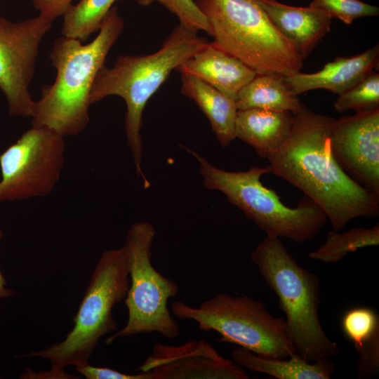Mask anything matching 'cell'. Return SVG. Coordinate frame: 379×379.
Returning <instances> with one entry per match:
<instances>
[{"instance_id": "cell-27", "label": "cell", "mask_w": 379, "mask_h": 379, "mask_svg": "<svg viewBox=\"0 0 379 379\" xmlns=\"http://www.w3.org/2000/svg\"><path fill=\"white\" fill-rule=\"evenodd\" d=\"M75 370L87 379H150L145 372L126 374L110 368L96 367L88 364L76 366Z\"/></svg>"}, {"instance_id": "cell-2", "label": "cell", "mask_w": 379, "mask_h": 379, "mask_svg": "<svg viewBox=\"0 0 379 379\" xmlns=\"http://www.w3.org/2000/svg\"><path fill=\"white\" fill-rule=\"evenodd\" d=\"M124 27V20L113 6L90 43L64 36L55 39L50 53L55 80L43 87L32 126H47L64 137L77 135L86 128L93 84Z\"/></svg>"}, {"instance_id": "cell-13", "label": "cell", "mask_w": 379, "mask_h": 379, "mask_svg": "<svg viewBox=\"0 0 379 379\" xmlns=\"http://www.w3.org/2000/svg\"><path fill=\"white\" fill-rule=\"evenodd\" d=\"M138 369L150 379L249 378L244 368L221 356L204 340H190L180 345L157 342Z\"/></svg>"}, {"instance_id": "cell-17", "label": "cell", "mask_w": 379, "mask_h": 379, "mask_svg": "<svg viewBox=\"0 0 379 379\" xmlns=\"http://www.w3.org/2000/svg\"><path fill=\"white\" fill-rule=\"evenodd\" d=\"M293 122V114L290 112L258 108L238 109L235 137L253 147L259 157L267 159L286 141Z\"/></svg>"}, {"instance_id": "cell-29", "label": "cell", "mask_w": 379, "mask_h": 379, "mask_svg": "<svg viewBox=\"0 0 379 379\" xmlns=\"http://www.w3.org/2000/svg\"><path fill=\"white\" fill-rule=\"evenodd\" d=\"M4 233L3 231L0 229V247L1 241L3 239ZM6 280L0 272V299H5L10 298L13 295V291L11 289L6 288Z\"/></svg>"}, {"instance_id": "cell-15", "label": "cell", "mask_w": 379, "mask_h": 379, "mask_svg": "<svg viewBox=\"0 0 379 379\" xmlns=\"http://www.w3.org/2000/svg\"><path fill=\"white\" fill-rule=\"evenodd\" d=\"M378 44L352 57H338L319 72H300L284 77L292 93L296 96L314 89H326L341 94L361 81L378 64Z\"/></svg>"}, {"instance_id": "cell-1", "label": "cell", "mask_w": 379, "mask_h": 379, "mask_svg": "<svg viewBox=\"0 0 379 379\" xmlns=\"http://www.w3.org/2000/svg\"><path fill=\"white\" fill-rule=\"evenodd\" d=\"M333 118L309 109L293 114L290 135L269 155L270 173L316 203L340 231L357 218L379 215V196L349 176L333 158L329 131Z\"/></svg>"}, {"instance_id": "cell-11", "label": "cell", "mask_w": 379, "mask_h": 379, "mask_svg": "<svg viewBox=\"0 0 379 379\" xmlns=\"http://www.w3.org/2000/svg\"><path fill=\"white\" fill-rule=\"evenodd\" d=\"M52 23L40 14L16 22L0 17V89L11 116L34 114L36 101L29 88L40 43Z\"/></svg>"}, {"instance_id": "cell-24", "label": "cell", "mask_w": 379, "mask_h": 379, "mask_svg": "<svg viewBox=\"0 0 379 379\" xmlns=\"http://www.w3.org/2000/svg\"><path fill=\"white\" fill-rule=\"evenodd\" d=\"M338 112L356 113L379 109V74L371 72L354 86L338 95L334 102Z\"/></svg>"}, {"instance_id": "cell-16", "label": "cell", "mask_w": 379, "mask_h": 379, "mask_svg": "<svg viewBox=\"0 0 379 379\" xmlns=\"http://www.w3.org/2000/svg\"><path fill=\"white\" fill-rule=\"evenodd\" d=\"M256 1L302 60L331 30L332 19L310 6H291L276 0Z\"/></svg>"}, {"instance_id": "cell-26", "label": "cell", "mask_w": 379, "mask_h": 379, "mask_svg": "<svg viewBox=\"0 0 379 379\" xmlns=\"http://www.w3.org/2000/svg\"><path fill=\"white\" fill-rule=\"evenodd\" d=\"M142 6L154 2L164 6L179 20V24L195 32L204 31L210 35L208 22L197 6L194 0H135Z\"/></svg>"}, {"instance_id": "cell-21", "label": "cell", "mask_w": 379, "mask_h": 379, "mask_svg": "<svg viewBox=\"0 0 379 379\" xmlns=\"http://www.w3.org/2000/svg\"><path fill=\"white\" fill-rule=\"evenodd\" d=\"M236 104L238 109L258 108L293 114L307 109L292 93L284 76L277 74H257L241 90Z\"/></svg>"}, {"instance_id": "cell-28", "label": "cell", "mask_w": 379, "mask_h": 379, "mask_svg": "<svg viewBox=\"0 0 379 379\" xmlns=\"http://www.w3.org/2000/svg\"><path fill=\"white\" fill-rule=\"evenodd\" d=\"M39 14L53 22L62 16L72 5V0H31Z\"/></svg>"}, {"instance_id": "cell-9", "label": "cell", "mask_w": 379, "mask_h": 379, "mask_svg": "<svg viewBox=\"0 0 379 379\" xmlns=\"http://www.w3.org/2000/svg\"><path fill=\"white\" fill-rule=\"evenodd\" d=\"M156 230L142 221L128 230L124 245L128 256L129 287L125 297L126 324L106 340L107 345L120 337L158 333L166 339L180 335L178 321L168 307L171 298L179 292L178 284L159 272L152 263V248Z\"/></svg>"}, {"instance_id": "cell-14", "label": "cell", "mask_w": 379, "mask_h": 379, "mask_svg": "<svg viewBox=\"0 0 379 379\" xmlns=\"http://www.w3.org/2000/svg\"><path fill=\"white\" fill-rule=\"evenodd\" d=\"M175 70L201 79L234 101L241 90L257 75L252 69L213 42H207Z\"/></svg>"}, {"instance_id": "cell-20", "label": "cell", "mask_w": 379, "mask_h": 379, "mask_svg": "<svg viewBox=\"0 0 379 379\" xmlns=\"http://www.w3.org/2000/svg\"><path fill=\"white\" fill-rule=\"evenodd\" d=\"M232 358L244 369L277 379H329L335 371L331 359L309 362L297 353L286 359L265 358L239 347L232 351Z\"/></svg>"}, {"instance_id": "cell-19", "label": "cell", "mask_w": 379, "mask_h": 379, "mask_svg": "<svg viewBox=\"0 0 379 379\" xmlns=\"http://www.w3.org/2000/svg\"><path fill=\"white\" fill-rule=\"evenodd\" d=\"M181 93L192 99L208 118L220 145L226 147L236 138V101L201 79L181 74Z\"/></svg>"}, {"instance_id": "cell-6", "label": "cell", "mask_w": 379, "mask_h": 379, "mask_svg": "<svg viewBox=\"0 0 379 379\" xmlns=\"http://www.w3.org/2000/svg\"><path fill=\"white\" fill-rule=\"evenodd\" d=\"M199 164L204 186L223 193L227 201L243 211L266 235L295 243L312 240L327 222L323 210L304 195L295 207L285 205L273 190L261 182L270 173L268 165L251 166L246 171L219 168L197 152L187 149Z\"/></svg>"}, {"instance_id": "cell-22", "label": "cell", "mask_w": 379, "mask_h": 379, "mask_svg": "<svg viewBox=\"0 0 379 379\" xmlns=\"http://www.w3.org/2000/svg\"><path fill=\"white\" fill-rule=\"evenodd\" d=\"M378 244V223L371 228L354 227L343 233L332 230L328 232L325 242L308 256L325 263H335L359 248Z\"/></svg>"}, {"instance_id": "cell-18", "label": "cell", "mask_w": 379, "mask_h": 379, "mask_svg": "<svg viewBox=\"0 0 379 379\" xmlns=\"http://www.w3.org/2000/svg\"><path fill=\"white\" fill-rule=\"evenodd\" d=\"M344 335L359 355L357 377L369 379L379 372V316L371 307H354L341 319Z\"/></svg>"}, {"instance_id": "cell-8", "label": "cell", "mask_w": 379, "mask_h": 379, "mask_svg": "<svg viewBox=\"0 0 379 379\" xmlns=\"http://www.w3.org/2000/svg\"><path fill=\"white\" fill-rule=\"evenodd\" d=\"M171 307L175 316L195 321L202 331L218 333L219 342L265 358L286 359L296 353L284 319L272 316L262 302L248 296L220 293L198 307L178 300Z\"/></svg>"}, {"instance_id": "cell-23", "label": "cell", "mask_w": 379, "mask_h": 379, "mask_svg": "<svg viewBox=\"0 0 379 379\" xmlns=\"http://www.w3.org/2000/svg\"><path fill=\"white\" fill-rule=\"evenodd\" d=\"M117 0H80L72 4L63 16L62 34L85 41L99 30L105 18Z\"/></svg>"}, {"instance_id": "cell-4", "label": "cell", "mask_w": 379, "mask_h": 379, "mask_svg": "<svg viewBox=\"0 0 379 379\" xmlns=\"http://www.w3.org/2000/svg\"><path fill=\"white\" fill-rule=\"evenodd\" d=\"M251 260L277 296L296 353L309 362L338 355V344L326 335L320 321L319 277L300 266L277 237L266 235L252 252Z\"/></svg>"}, {"instance_id": "cell-12", "label": "cell", "mask_w": 379, "mask_h": 379, "mask_svg": "<svg viewBox=\"0 0 379 379\" xmlns=\"http://www.w3.org/2000/svg\"><path fill=\"white\" fill-rule=\"evenodd\" d=\"M329 145L340 168L379 196V109L333 119Z\"/></svg>"}, {"instance_id": "cell-5", "label": "cell", "mask_w": 379, "mask_h": 379, "mask_svg": "<svg viewBox=\"0 0 379 379\" xmlns=\"http://www.w3.org/2000/svg\"><path fill=\"white\" fill-rule=\"evenodd\" d=\"M206 18L218 47L257 74L288 76L303 60L256 0H194Z\"/></svg>"}, {"instance_id": "cell-7", "label": "cell", "mask_w": 379, "mask_h": 379, "mask_svg": "<svg viewBox=\"0 0 379 379\" xmlns=\"http://www.w3.org/2000/svg\"><path fill=\"white\" fill-rule=\"evenodd\" d=\"M129 284L128 261L124 246L104 251L73 319L72 331L64 340L23 357L47 359L51 365L48 375L58 378L66 375L63 371L69 366L88 364L100 339L116 330L112 309L125 299Z\"/></svg>"}, {"instance_id": "cell-3", "label": "cell", "mask_w": 379, "mask_h": 379, "mask_svg": "<svg viewBox=\"0 0 379 379\" xmlns=\"http://www.w3.org/2000/svg\"><path fill=\"white\" fill-rule=\"evenodd\" d=\"M208 42L198 32L178 25L156 52L148 55H119L112 67L100 68L90 93V104L109 95L124 99L126 105L125 131L138 175L144 187L150 183L141 168L142 113L152 95L172 70L190 58Z\"/></svg>"}, {"instance_id": "cell-10", "label": "cell", "mask_w": 379, "mask_h": 379, "mask_svg": "<svg viewBox=\"0 0 379 379\" xmlns=\"http://www.w3.org/2000/svg\"><path fill=\"white\" fill-rule=\"evenodd\" d=\"M65 152L63 135L32 126L0 154V203L50 194L60 179Z\"/></svg>"}, {"instance_id": "cell-25", "label": "cell", "mask_w": 379, "mask_h": 379, "mask_svg": "<svg viewBox=\"0 0 379 379\" xmlns=\"http://www.w3.org/2000/svg\"><path fill=\"white\" fill-rule=\"evenodd\" d=\"M309 6L331 19L337 18L347 25L357 18L376 16L379 13L378 7L360 0H312Z\"/></svg>"}]
</instances>
